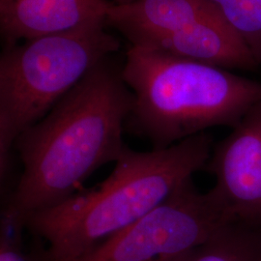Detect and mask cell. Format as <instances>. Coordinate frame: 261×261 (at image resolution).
Segmentation results:
<instances>
[{"label":"cell","mask_w":261,"mask_h":261,"mask_svg":"<svg viewBox=\"0 0 261 261\" xmlns=\"http://www.w3.org/2000/svg\"><path fill=\"white\" fill-rule=\"evenodd\" d=\"M110 1L115 5H126V4H130L136 0H110Z\"/></svg>","instance_id":"12"},{"label":"cell","mask_w":261,"mask_h":261,"mask_svg":"<svg viewBox=\"0 0 261 261\" xmlns=\"http://www.w3.org/2000/svg\"><path fill=\"white\" fill-rule=\"evenodd\" d=\"M237 222L212 191L189 180L138 222L73 261H172Z\"/></svg>","instance_id":"5"},{"label":"cell","mask_w":261,"mask_h":261,"mask_svg":"<svg viewBox=\"0 0 261 261\" xmlns=\"http://www.w3.org/2000/svg\"><path fill=\"white\" fill-rule=\"evenodd\" d=\"M23 230H27L23 220L4 207L0 221V261H35L24 250Z\"/></svg>","instance_id":"11"},{"label":"cell","mask_w":261,"mask_h":261,"mask_svg":"<svg viewBox=\"0 0 261 261\" xmlns=\"http://www.w3.org/2000/svg\"><path fill=\"white\" fill-rule=\"evenodd\" d=\"M261 65V0H206Z\"/></svg>","instance_id":"10"},{"label":"cell","mask_w":261,"mask_h":261,"mask_svg":"<svg viewBox=\"0 0 261 261\" xmlns=\"http://www.w3.org/2000/svg\"><path fill=\"white\" fill-rule=\"evenodd\" d=\"M110 0H0V29L7 46L107 19Z\"/></svg>","instance_id":"7"},{"label":"cell","mask_w":261,"mask_h":261,"mask_svg":"<svg viewBox=\"0 0 261 261\" xmlns=\"http://www.w3.org/2000/svg\"><path fill=\"white\" fill-rule=\"evenodd\" d=\"M133 103L122 68L107 57L19 135L15 147L23 169L5 207L24 221L64 202L94 171L115 163L127 148L123 130Z\"/></svg>","instance_id":"1"},{"label":"cell","mask_w":261,"mask_h":261,"mask_svg":"<svg viewBox=\"0 0 261 261\" xmlns=\"http://www.w3.org/2000/svg\"><path fill=\"white\" fill-rule=\"evenodd\" d=\"M107 19L7 46L0 57V170L9 167L13 145L94 67L117 51L120 42Z\"/></svg>","instance_id":"4"},{"label":"cell","mask_w":261,"mask_h":261,"mask_svg":"<svg viewBox=\"0 0 261 261\" xmlns=\"http://www.w3.org/2000/svg\"><path fill=\"white\" fill-rule=\"evenodd\" d=\"M134 95L126 130L164 149L217 126L233 128L261 102V83L230 70L132 46L122 67Z\"/></svg>","instance_id":"3"},{"label":"cell","mask_w":261,"mask_h":261,"mask_svg":"<svg viewBox=\"0 0 261 261\" xmlns=\"http://www.w3.org/2000/svg\"><path fill=\"white\" fill-rule=\"evenodd\" d=\"M205 170L212 193L237 222L261 227V102L214 144Z\"/></svg>","instance_id":"6"},{"label":"cell","mask_w":261,"mask_h":261,"mask_svg":"<svg viewBox=\"0 0 261 261\" xmlns=\"http://www.w3.org/2000/svg\"><path fill=\"white\" fill-rule=\"evenodd\" d=\"M213 146L201 133L164 149L127 147L97 186L25 217V229L45 241L34 260H75L129 227L204 169Z\"/></svg>","instance_id":"2"},{"label":"cell","mask_w":261,"mask_h":261,"mask_svg":"<svg viewBox=\"0 0 261 261\" xmlns=\"http://www.w3.org/2000/svg\"><path fill=\"white\" fill-rule=\"evenodd\" d=\"M261 261V260H260Z\"/></svg>","instance_id":"13"},{"label":"cell","mask_w":261,"mask_h":261,"mask_svg":"<svg viewBox=\"0 0 261 261\" xmlns=\"http://www.w3.org/2000/svg\"><path fill=\"white\" fill-rule=\"evenodd\" d=\"M217 15L206 0H136L126 5L112 3L107 11V25L117 29L132 46H140L183 32Z\"/></svg>","instance_id":"8"},{"label":"cell","mask_w":261,"mask_h":261,"mask_svg":"<svg viewBox=\"0 0 261 261\" xmlns=\"http://www.w3.org/2000/svg\"><path fill=\"white\" fill-rule=\"evenodd\" d=\"M260 260L261 227L233 222L172 261Z\"/></svg>","instance_id":"9"}]
</instances>
